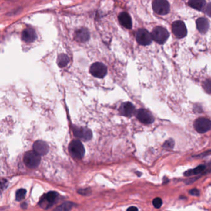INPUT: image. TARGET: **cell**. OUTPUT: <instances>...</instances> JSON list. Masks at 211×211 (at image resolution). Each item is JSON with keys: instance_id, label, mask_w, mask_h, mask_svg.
Segmentation results:
<instances>
[{"instance_id": "1", "label": "cell", "mask_w": 211, "mask_h": 211, "mask_svg": "<svg viewBox=\"0 0 211 211\" xmlns=\"http://www.w3.org/2000/svg\"><path fill=\"white\" fill-rule=\"evenodd\" d=\"M69 151L72 157L76 159H82L85 155V148L80 140L74 139L69 145Z\"/></svg>"}, {"instance_id": "2", "label": "cell", "mask_w": 211, "mask_h": 211, "mask_svg": "<svg viewBox=\"0 0 211 211\" xmlns=\"http://www.w3.org/2000/svg\"><path fill=\"white\" fill-rule=\"evenodd\" d=\"M41 161V156L33 150L25 152L24 157L25 165L30 168H35L39 167Z\"/></svg>"}, {"instance_id": "3", "label": "cell", "mask_w": 211, "mask_h": 211, "mask_svg": "<svg viewBox=\"0 0 211 211\" xmlns=\"http://www.w3.org/2000/svg\"><path fill=\"white\" fill-rule=\"evenodd\" d=\"M58 196V193L56 191H49L41 198L39 205L43 209H48L56 202Z\"/></svg>"}, {"instance_id": "4", "label": "cell", "mask_w": 211, "mask_h": 211, "mask_svg": "<svg viewBox=\"0 0 211 211\" xmlns=\"http://www.w3.org/2000/svg\"><path fill=\"white\" fill-rule=\"evenodd\" d=\"M151 36L155 42L159 44H163L169 38V33L165 28L158 26L153 29Z\"/></svg>"}, {"instance_id": "5", "label": "cell", "mask_w": 211, "mask_h": 211, "mask_svg": "<svg viewBox=\"0 0 211 211\" xmlns=\"http://www.w3.org/2000/svg\"><path fill=\"white\" fill-rule=\"evenodd\" d=\"M136 40L139 45L146 46L151 43L152 39L151 34L148 31L141 29L136 33Z\"/></svg>"}, {"instance_id": "6", "label": "cell", "mask_w": 211, "mask_h": 211, "mask_svg": "<svg viewBox=\"0 0 211 211\" xmlns=\"http://www.w3.org/2000/svg\"><path fill=\"white\" fill-rule=\"evenodd\" d=\"M152 8L157 14L166 15L169 12L170 5L165 0H155L152 2Z\"/></svg>"}, {"instance_id": "7", "label": "cell", "mask_w": 211, "mask_h": 211, "mask_svg": "<svg viewBox=\"0 0 211 211\" xmlns=\"http://www.w3.org/2000/svg\"><path fill=\"white\" fill-rule=\"evenodd\" d=\"M72 131L74 136L84 141L89 140L92 137V132L90 130L83 127L74 126Z\"/></svg>"}, {"instance_id": "8", "label": "cell", "mask_w": 211, "mask_h": 211, "mask_svg": "<svg viewBox=\"0 0 211 211\" xmlns=\"http://www.w3.org/2000/svg\"><path fill=\"white\" fill-rule=\"evenodd\" d=\"M90 71L93 76L98 78H102L107 74V67L102 63L97 62L91 66Z\"/></svg>"}, {"instance_id": "9", "label": "cell", "mask_w": 211, "mask_h": 211, "mask_svg": "<svg viewBox=\"0 0 211 211\" xmlns=\"http://www.w3.org/2000/svg\"><path fill=\"white\" fill-rule=\"evenodd\" d=\"M194 127L199 133H204L211 128V121L206 118H199L194 123Z\"/></svg>"}, {"instance_id": "10", "label": "cell", "mask_w": 211, "mask_h": 211, "mask_svg": "<svg viewBox=\"0 0 211 211\" xmlns=\"http://www.w3.org/2000/svg\"><path fill=\"white\" fill-rule=\"evenodd\" d=\"M173 34L179 39L185 37L187 34V29L183 22L181 21H175L172 26Z\"/></svg>"}, {"instance_id": "11", "label": "cell", "mask_w": 211, "mask_h": 211, "mask_svg": "<svg viewBox=\"0 0 211 211\" xmlns=\"http://www.w3.org/2000/svg\"><path fill=\"white\" fill-rule=\"evenodd\" d=\"M136 118L138 120L145 125H149L154 122L153 116L145 109H139L136 113Z\"/></svg>"}, {"instance_id": "12", "label": "cell", "mask_w": 211, "mask_h": 211, "mask_svg": "<svg viewBox=\"0 0 211 211\" xmlns=\"http://www.w3.org/2000/svg\"><path fill=\"white\" fill-rule=\"evenodd\" d=\"M33 151L39 155H45L49 151V146L43 140H37L33 145Z\"/></svg>"}, {"instance_id": "13", "label": "cell", "mask_w": 211, "mask_h": 211, "mask_svg": "<svg viewBox=\"0 0 211 211\" xmlns=\"http://www.w3.org/2000/svg\"><path fill=\"white\" fill-rule=\"evenodd\" d=\"M22 40L25 43H32L37 39V33L32 27H27L22 32Z\"/></svg>"}, {"instance_id": "14", "label": "cell", "mask_w": 211, "mask_h": 211, "mask_svg": "<svg viewBox=\"0 0 211 211\" xmlns=\"http://www.w3.org/2000/svg\"><path fill=\"white\" fill-rule=\"evenodd\" d=\"M120 113L125 116L130 117L135 113V108L130 102H125L122 103L120 107Z\"/></svg>"}, {"instance_id": "15", "label": "cell", "mask_w": 211, "mask_h": 211, "mask_svg": "<svg viewBox=\"0 0 211 211\" xmlns=\"http://www.w3.org/2000/svg\"><path fill=\"white\" fill-rule=\"evenodd\" d=\"M119 21L120 24L127 29H131L132 27V21L130 15L126 12H121L118 17Z\"/></svg>"}, {"instance_id": "16", "label": "cell", "mask_w": 211, "mask_h": 211, "mask_svg": "<svg viewBox=\"0 0 211 211\" xmlns=\"http://www.w3.org/2000/svg\"><path fill=\"white\" fill-rule=\"evenodd\" d=\"M90 38V33L87 29L82 28L77 30L75 33V39L77 42H85Z\"/></svg>"}, {"instance_id": "17", "label": "cell", "mask_w": 211, "mask_h": 211, "mask_svg": "<svg viewBox=\"0 0 211 211\" xmlns=\"http://www.w3.org/2000/svg\"><path fill=\"white\" fill-rule=\"evenodd\" d=\"M196 27L201 33H206L209 27V24L207 19L204 17H200L196 21Z\"/></svg>"}, {"instance_id": "18", "label": "cell", "mask_w": 211, "mask_h": 211, "mask_svg": "<svg viewBox=\"0 0 211 211\" xmlns=\"http://www.w3.org/2000/svg\"><path fill=\"white\" fill-rule=\"evenodd\" d=\"M206 169V167L205 165H201L195 168L186 171L184 173V175L185 176H186V177H191V176H195V175L203 173V172L205 171Z\"/></svg>"}, {"instance_id": "19", "label": "cell", "mask_w": 211, "mask_h": 211, "mask_svg": "<svg viewBox=\"0 0 211 211\" xmlns=\"http://www.w3.org/2000/svg\"><path fill=\"white\" fill-rule=\"evenodd\" d=\"M206 4V2L204 0H191L188 2V5L190 7L201 11L204 8Z\"/></svg>"}, {"instance_id": "20", "label": "cell", "mask_w": 211, "mask_h": 211, "mask_svg": "<svg viewBox=\"0 0 211 211\" xmlns=\"http://www.w3.org/2000/svg\"><path fill=\"white\" fill-rule=\"evenodd\" d=\"M69 62V58L67 55L65 54H61L59 55L57 60V63L58 66L60 67H64L66 66Z\"/></svg>"}, {"instance_id": "21", "label": "cell", "mask_w": 211, "mask_h": 211, "mask_svg": "<svg viewBox=\"0 0 211 211\" xmlns=\"http://www.w3.org/2000/svg\"><path fill=\"white\" fill-rule=\"evenodd\" d=\"M74 206V204L72 202H66L56 207L53 211H70Z\"/></svg>"}, {"instance_id": "22", "label": "cell", "mask_w": 211, "mask_h": 211, "mask_svg": "<svg viewBox=\"0 0 211 211\" xmlns=\"http://www.w3.org/2000/svg\"><path fill=\"white\" fill-rule=\"evenodd\" d=\"M27 191L25 189L21 188L17 191L15 193V200L17 201H21L25 198Z\"/></svg>"}, {"instance_id": "23", "label": "cell", "mask_w": 211, "mask_h": 211, "mask_svg": "<svg viewBox=\"0 0 211 211\" xmlns=\"http://www.w3.org/2000/svg\"><path fill=\"white\" fill-rule=\"evenodd\" d=\"M203 87L204 90L208 93L211 94V79H207L203 83Z\"/></svg>"}, {"instance_id": "24", "label": "cell", "mask_w": 211, "mask_h": 211, "mask_svg": "<svg viewBox=\"0 0 211 211\" xmlns=\"http://www.w3.org/2000/svg\"><path fill=\"white\" fill-rule=\"evenodd\" d=\"M174 146V141L172 139H170L165 142V143L163 145V147L166 149H172Z\"/></svg>"}, {"instance_id": "25", "label": "cell", "mask_w": 211, "mask_h": 211, "mask_svg": "<svg viewBox=\"0 0 211 211\" xmlns=\"http://www.w3.org/2000/svg\"><path fill=\"white\" fill-rule=\"evenodd\" d=\"M152 204L156 208L159 209L162 206V201L160 198H156L152 201Z\"/></svg>"}, {"instance_id": "26", "label": "cell", "mask_w": 211, "mask_h": 211, "mask_svg": "<svg viewBox=\"0 0 211 211\" xmlns=\"http://www.w3.org/2000/svg\"><path fill=\"white\" fill-rule=\"evenodd\" d=\"M8 185V182L6 179H2L0 180V190L5 189Z\"/></svg>"}, {"instance_id": "27", "label": "cell", "mask_w": 211, "mask_h": 211, "mask_svg": "<svg viewBox=\"0 0 211 211\" xmlns=\"http://www.w3.org/2000/svg\"><path fill=\"white\" fill-rule=\"evenodd\" d=\"M78 192L80 195L85 196V195H88L90 194V190L89 189H81L79 190Z\"/></svg>"}, {"instance_id": "28", "label": "cell", "mask_w": 211, "mask_h": 211, "mask_svg": "<svg viewBox=\"0 0 211 211\" xmlns=\"http://www.w3.org/2000/svg\"><path fill=\"white\" fill-rule=\"evenodd\" d=\"M204 12L209 16L211 17V3L207 4V5L206 6Z\"/></svg>"}, {"instance_id": "29", "label": "cell", "mask_w": 211, "mask_h": 211, "mask_svg": "<svg viewBox=\"0 0 211 211\" xmlns=\"http://www.w3.org/2000/svg\"><path fill=\"white\" fill-rule=\"evenodd\" d=\"M189 194L193 195V196H198L200 194V192H199V191L196 188L195 189H191L189 191Z\"/></svg>"}, {"instance_id": "30", "label": "cell", "mask_w": 211, "mask_h": 211, "mask_svg": "<svg viewBox=\"0 0 211 211\" xmlns=\"http://www.w3.org/2000/svg\"><path fill=\"white\" fill-rule=\"evenodd\" d=\"M210 154H211V150H210V151H207V152H204V153L201 154H199V155H198L194 156V157H195L196 158H201V157H202V155H203V157H206V156H207V155H210Z\"/></svg>"}, {"instance_id": "31", "label": "cell", "mask_w": 211, "mask_h": 211, "mask_svg": "<svg viewBox=\"0 0 211 211\" xmlns=\"http://www.w3.org/2000/svg\"><path fill=\"white\" fill-rule=\"evenodd\" d=\"M127 211H138V209L137 207H136L135 206H132V207H130L127 210Z\"/></svg>"}, {"instance_id": "32", "label": "cell", "mask_w": 211, "mask_h": 211, "mask_svg": "<svg viewBox=\"0 0 211 211\" xmlns=\"http://www.w3.org/2000/svg\"><path fill=\"white\" fill-rule=\"evenodd\" d=\"M21 207L23 209H25L27 207V204L26 202H23L22 204H21Z\"/></svg>"}]
</instances>
